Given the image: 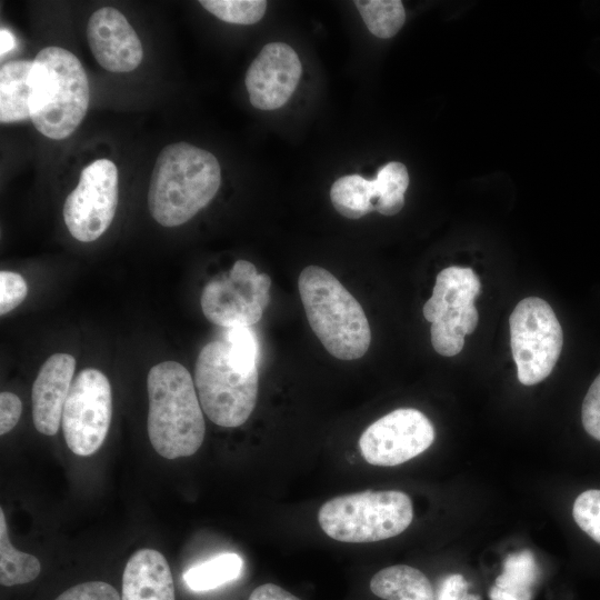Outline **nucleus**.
Masks as SVG:
<instances>
[{
  "instance_id": "obj_19",
  "label": "nucleus",
  "mask_w": 600,
  "mask_h": 600,
  "mask_svg": "<svg viewBox=\"0 0 600 600\" xmlns=\"http://www.w3.org/2000/svg\"><path fill=\"white\" fill-rule=\"evenodd\" d=\"M334 209L348 219H359L374 210L373 180L359 174H348L336 180L330 190Z\"/></svg>"
},
{
  "instance_id": "obj_26",
  "label": "nucleus",
  "mask_w": 600,
  "mask_h": 600,
  "mask_svg": "<svg viewBox=\"0 0 600 600\" xmlns=\"http://www.w3.org/2000/svg\"><path fill=\"white\" fill-rule=\"evenodd\" d=\"M576 523L600 543V490L591 489L577 497L572 508Z\"/></svg>"
},
{
  "instance_id": "obj_7",
  "label": "nucleus",
  "mask_w": 600,
  "mask_h": 600,
  "mask_svg": "<svg viewBox=\"0 0 600 600\" xmlns=\"http://www.w3.org/2000/svg\"><path fill=\"white\" fill-rule=\"evenodd\" d=\"M480 288V280L470 268L448 267L438 273L423 316L431 322V343L439 354H458L464 337L474 331L479 316L473 301Z\"/></svg>"
},
{
  "instance_id": "obj_17",
  "label": "nucleus",
  "mask_w": 600,
  "mask_h": 600,
  "mask_svg": "<svg viewBox=\"0 0 600 600\" xmlns=\"http://www.w3.org/2000/svg\"><path fill=\"white\" fill-rule=\"evenodd\" d=\"M33 61L12 60L0 68V121L30 119V74Z\"/></svg>"
},
{
  "instance_id": "obj_25",
  "label": "nucleus",
  "mask_w": 600,
  "mask_h": 600,
  "mask_svg": "<svg viewBox=\"0 0 600 600\" xmlns=\"http://www.w3.org/2000/svg\"><path fill=\"white\" fill-rule=\"evenodd\" d=\"M199 3L218 19L234 24H253L267 9L264 0H201Z\"/></svg>"
},
{
  "instance_id": "obj_24",
  "label": "nucleus",
  "mask_w": 600,
  "mask_h": 600,
  "mask_svg": "<svg viewBox=\"0 0 600 600\" xmlns=\"http://www.w3.org/2000/svg\"><path fill=\"white\" fill-rule=\"evenodd\" d=\"M368 30L376 37H393L403 26L406 11L399 0H357L354 1Z\"/></svg>"
},
{
  "instance_id": "obj_31",
  "label": "nucleus",
  "mask_w": 600,
  "mask_h": 600,
  "mask_svg": "<svg viewBox=\"0 0 600 600\" xmlns=\"http://www.w3.org/2000/svg\"><path fill=\"white\" fill-rule=\"evenodd\" d=\"M22 412L19 397L9 391L0 393V434L10 432L18 423Z\"/></svg>"
},
{
  "instance_id": "obj_2",
  "label": "nucleus",
  "mask_w": 600,
  "mask_h": 600,
  "mask_svg": "<svg viewBox=\"0 0 600 600\" xmlns=\"http://www.w3.org/2000/svg\"><path fill=\"white\" fill-rule=\"evenodd\" d=\"M147 391V429L156 452L169 460L194 454L206 423L190 372L177 361H162L149 370Z\"/></svg>"
},
{
  "instance_id": "obj_34",
  "label": "nucleus",
  "mask_w": 600,
  "mask_h": 600,
  "mask_svg": "<svg viewBox=\"0 0 600 600\" xmlns=\"http://www.w3.org/2000/svg\"><path fill=\"white\" fill-rule=\"evenodd\" d=\"M16 46L14 36L7 29L0 30V53L3 57L6 53L11 51Z\"/></svg>"
},
{
  "instance_id": "obj_15",
  "label": "nucleus",
  "mask_w": 600,
  "mask_h": 600,
  "mask_svg": "<svg viewBox=\"0 0 600 600\" xmlns=\"http://www.w3.org/2000/svg\"><path fill=\"white\" fill-rule=\"evenodd\" d=\"M76 360L69 353H54L42 364L31 391L36 429L54 436L62 421L64 403L73 381Z\"/></svg>"
},
{
  "instance_id": "obj_30",
  "label": "nucleus",
  "mask_w": 600,
  "mask_h": 600,
  "mask_svg": "<svg viewBox=\"0 0 600 600\" xmlns=\"http://www.w3.org/2000/svg\"><path fill=\"white\" fill-rule=\"evenodd\" d=\"M581 419L584 430L600 441V373L583 399Z\"/></svg>"
},
{
  "instance_id": "obj_28",
  "label": "nucleus",
  "mask_w": 600,
  "mask_h": 600,
  "mask_svg": "<svg viewBox=\"0 0 600 600\" xmlns=\"http://www.w3.org/2000/svg\"><path fill=\"white\" fill-rule=\"evenodd\" d=\"M54 600H121L117 589L103 581H88L73 586Z\"/></svg>"
},
{
  "instance_id": "obj_13",
  "label": "nucleus",
  "mask_w": 600,
  "mask_h": 600,
  "mask_svg": "<svg viewBox=\"0 0 600 600\" xmlns=\"http://www.w3.org/2000/svg\"><path fill=\"white\" fill-rule=\"evenodd\" d=\"M302 73L297 52L287 43H267L246 73L251 104L260 110L284 106L294 92Z\"/></svg>"
},
{
  "instance_id": "obj_12",
  "label": "nucleus",
  "mask_w": 600,
  "mask_h": 600,
  "mask_svg": "<svg viewBox=\"0 0 600 600\" xmlns=\"http://www.w3.org/2000/svg\"><path fill=\"white\" fill-rule=\"evenodd\" d=\"M436 437L431 421L413 408H400L371 423L359 439L364 460L379 467L401 464L423 451Z\"/></svg>"
},
{
  "instance_id": "obj_18",
  "label": "nucleus",
  "mask_w": 600,
  "mask_h": 600,
  "mask_svg": "<svg viewBox=\"0 0 600 600\" xmlns=\"http://www.w3.org/2000/svg\"><path fill=\"white\" fill-rule=\"evenodd\" d=\"M370 590L384 600H434L429 579L417 568L397 564L378 571Z\"/></svg>"
},
{
  "instance_id": "obj_6",
  "label": "nucleus",
  "mask_w": 600,
  "mask_h": 600,
  "mask_svg": "<svg viewBox=\"0 0 600 600\" xmlns=\"http://www.w3.org/2000/svg\"><path fill=\"white\" fill-rule=\"evenodd\" d=\"M413 508L408 494L397 490H367L328 500L318 512L323 532L350 543L396 537L411 523Z\"/></svg>"
},
{
  "instance_id": "obj_35",
  "label": "nucleus",
  "mask_w": 600,
  "mask_h": 600,
  "mask_svg": "<svg viewBox=\"0 0 600 600\" xmlns=\"http://www.w3.org/2000/svg\"><path fill=\"white\" fill-rule=\"evenodd\" d=\"M490 600H517L497 586H493L489 591Z\"/></svg>"
},
{
  "instance_id": "obj_14",
  "label": "nucleus",
  "mask_w": 600,
  "mask_h": 600,
  "mask_svg": "<svg viewBox=\"0 0 600 600\" xmlns=\"http://www.w3.org/2000/svg\"><path fill=\"white\" fill-rule=\"evenodd\" d=\"M87 39L97 62L110 72H130L142 61L143 49L138 34L114 8L103 7L90 16Z\"/></svg>"
},
{
  "instance_id": "obj_4",
  "label": "nucleus",
  "mask_w": 600,
  "mask_h": 600,
  "mask_svg": "<svg viewBox=\"0 0 600 600\" xmlns=\"http://www.w3.org/2000/svg\"><path fill=\"white\" fill-rule=\"evenodd\" d=\"M298 288L309 324L327 351L340 360L366 354L371 342L367 316L357 299L328 270L306 267Z\"/></svg>"
},
{
  "instance_id": "obj_32",
  "label": "nucleus",
  "mask_w": 600,
  "mask_h": 600,
  "mask_svg": "<svg viewBox=\"0 0 600 600\" xmlns=\"http://www.w3.org/2000/svg\"><path fill=\"white\" fill-rule=\"evenodd\" d=\"M437 600H481L478 594L468 593V582L462 574L447 576L439 584Z\"/></svg>"
},
{
  "instance_id": "obj_1",
  "label": "nucleus",
  "mask_w": 600,
  "mask_h": 600,
  "mask_svg": "<svg viewBox=\"0 0 600 600\" xmlns=\"http://www.w3.org/2000/svg\"><path fill=\"white\" fill-rule=\"evenodd\" d=\"M220 183V164L211 152L187 142L168 144L152 170L150 213L163 227L181 226L210 203Z\"/></svg>"
},
{
  "instance_id": "obj_20",
  "label": "nucleus",
  "mask_w": 600,
  "mask_h": 600,
  "mask_svg": "<svg viewBox=\"0 0 600 600\" xmlns=\"http://www.w3.org/2000/svg\"><path fill=\"white\" fill-rule=\"evenodd\" d=\"M41 571L38 558L17 550L10 542L4 511L0 508V583L4 587L33 581Z\"/></svg>"
},
{
  "instance_id": "obj_29",
  "label": "nucleus",
  "mask_w": 600,
  "mask_h": 600,
  "mask_svg": "<svg viewBox=\"0 0 600 600\" xmlns=\"http://www.w3.org/2000/svg\"><path fill=\"white\" fill-rule=\"evenodd\" d=\"M233 354L249 366H257L258 343L248 327L230 328L226 340Z\"/></svg>"
},
{
  "instance_id": "obj_11",
  "label": "nucleus",
  "mask_w": 600,
  "mask_h": 600,
  "mask_svg": "<svg viewBox=\"0 0 600 600\" xmlns=\"http://www.w3.org/2000/svg\"><path fill=\"white\" fill-rule=\"evenodd\" d=\"M118 200L116 164L108 159L88 164L64 201L63 219L70 234L81 242L97 240L111 224Z\"/></svg>"
},
{
  "instance_id": "obj_21",
  "label": "nucleus",
  "mask_w": 600,
  "mask_h": 600,
  "mask_svg": "<svg viewBox=\"0 0 600 600\" xmlns=\"http://www.w3.org/2000/svg\"><path fill=\"white\" fill-rule=\"evenodd\" d=\"M242 566L239 554L221 553L189 568L183 573V581L193 591L212 590L236 580Z\"/></svg>"
},
{
  "instance_id": "obj_10",
  "label": "nucleus",
  "mask_w": 600,
  "mask_h": 600,
  "mask_svg": "<svg viewBox=\"0 0 600 600\" xmlns=\"http://www.w3.org/2000/svg\"><path fill=\"white\" fill-rule=\"evenodd\" d=\"M112 417L111 386L104 373L87 368L70 387L63 412L62 430L68 448L87 457L102 446Z\"/></svg>"
},
{
  "instance_id": "obj_8",
  "label": "nucleus",
  "mask_w": 600,
  "mask_h": 600,
  "mask_svg": "<svg viewBox=\"0 0 600 600\" xmlns=\"http://www.w3.org/2000/svg\"><path fill=\"white\" fill-rule=\"evenodd\" d=\"M509 326L519 381L539 383L551 373L562 349V329L554 311L541 298H524L510 314Z\"/></svg>"
},
{
  "instance_id": "obj_9",
  "label": "nucleus",
  "mask_w": 600,
  "mask_h": 600,
  "mask_svg": "<svg viewBox=\"0 0 600 600\" xmlns=\"http://www.w3.org/2000/svg\"><path fill=\"white\" fill-rule=\"evenodd\" d=\"M271 278L259 273L247 260L234 262L228 273L212 278L203 288L200 303L204 317L224 328L256 324L270 302Z\"/></svg>"
},
{
  "instance_id": "obj_22",
  "label": "nucleus",
  "mask_w": 600,
  "mask_h": 600,
  "mask_svg": "<svg viewBox=\"0 0 600 600\" xmlns=\"http://www.w3.org/2000/svg\"><path fill=\"white\" fill-rule=\"evenodd\" d=\"M539 577L538 566L530 550L510 553L503 562V571L497 577L498 588L517 600H531L532 587Z\"/></svg>"
},
{
  "instance_id": "obj_27",
  "label": "nucleus",
  "mask_w": 600,
  "mask_h": 600,
  "mask_svg": "<svg viewBox=\"0 0 600 600\" xmlns=\"http://www.w3.org/2000/svg\"><path fill=\"white\" fill-rule=\"evenodd\" d=\"M28 287L21 274L12 271L0 272V314L17 308L27 297Z\"/></svg>"
},
{
  "instance_id": "obj_23",
  "label": "nucleus",
  "mask_w": 600,
  "mask_h": 600,
  "mask_svg": "<svg viewBox=\"0 0 600 600\" xmlns=\"http://www.w3.org/2000/svg\"><path fill=\"white\" fill-rule=\"evenodd\" d=\"M376 189L374 210L384 216L397 214L404 206V192L409 186V174L404 164L389 162L373 180Z\"/></svg>"
},
{
  "instance_id": "obj_3",
  "label": "nucleus",
  "mask_w": 600,
  "mask_h": 600,
  "mask_svg": "<svg viewBox=\"0 0 600 600\" xmlns=\"http://www.w3.org/2000/svg\"><path fill=\"white\" fill-rule=\"evenodd\" d=\"M32 61L30 119L44 137L68 138L88 110L87 73L80 60L61 47L43 48Z\"/></svg>"
},
{
  "instance_id": "obj_5",
  "label": "nucleus",
  "mask_w": 600,
  "mask_h": 600,
  "mask_svg": "<svg viewBox=\"0 0 600 600\" xmlns=\"http://www.w3.org/2000/svg\"><path fill=\"white\" fill-rule=\"evenodd\" d=\"M194 383L203 412L220 427L243 424L256 407L258 368L238 359L227 341H211L201 349Z\"/></svg>"
},
{
  "instance_id": "obj_16",
  "label": "nucleus",
  "mask_w": 600,
  "mask_h": 600,
  "mask_svg": "<svg viewBox=\"0 0 600 600\" xmlns=\"http://www.w3.org/2000/svg\"><path fill=\"white\" fill-rule=\"evenodd\" d=\"M121 600H176L169 563L154 549H140L128 560L122 574Z\"/></svg>"
},
{
  "instance_id": "obj_33",
  "label": "nucleus",
  "mask_w": 600,
  "mask_h": 600,
  "mask_svg": "<svg viewBox=\"0 0 600 600\" xmlns=\"http://www.w3.org/2000/svg\"><path fill=\"white\" fill-rule=\"evenodd\" d=\"M248 600H301L294 594L286 591L283 588L266 583L256 588Z\"/></svg>"
}]
</instances>
